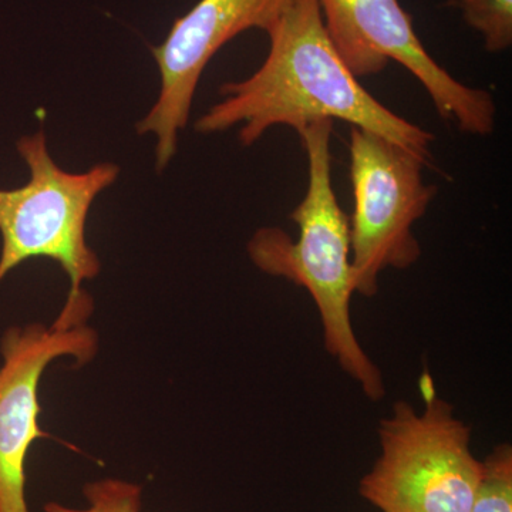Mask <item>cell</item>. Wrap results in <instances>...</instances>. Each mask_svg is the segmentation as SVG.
I'll return each instance as SVG.
<instances>
[{"instance_id": "1", "label": "cell", "mask_w": 512, "mask_h": 512, "mask_svg": "<svg viewBox=\"0 0 512 512\" xmlns=\"http://www.w3.org/2000/svg\"><path fill=\"white\" fill-rule=\"evenodd\" d=\"M269 53L252 76L222 84L224 97L195 123L215 134L239 126L242 146L272 127L298 131L319 120H342L373 131L430 164L433 133L377 101L343 62L323 22L319 0H284L265 29Z\"/></svg>"}, {"instance_id": "2", "label": "cell", "mask_w": 512, "mask_h": 512, "mask_svg": "<svg viewBox=\"0 0 512 512\" xmlns=\"http://www.w3.org/2000/svg\"><path fill=\"white\" fill-rule=\"evenodd\" d=\"M332 131V120L315 121L296 131L309 163L308 191L289 215L298 225V239L292 241L281 228H261L248 242V255L265 274L288 279L309 292L318 306L329 355L360 384L367 399L379 402L386 396L382 372L360 346L350 316L355 274L349 218L340 208L330 174Z\"/></svg>"}, {"instance_id": "3", "label": "cell", "mask_w": 512, "mask_h": 512, "mask_svg": "<svg viewBox=\"0 0 512 512\" xmlns=\"http://www.w3.org/2000/svg\"><path fill=\"white\" fill-rule=\"evenodd\" d=\"M30 171L28 183L0 190V284L13 269L32 258L57 262L70 279V292L59 322L86 325L93 299L83 284L99 275V256L87 244L90 208L101 192L116 183L119 165L100 163L84 173H70L50 156L46 136L37 131L16 144Z\"/></svg>"}, {"instance_id": "4", "label": "cell", "mask_w": 512, "mask_h": 512, "mask_svg": "<svg viewBox=\"0 0 512 512\" xmlns=\"http://www.w3.org/2000/svg\"><path fill=\"white\" fill-rule=\"evenodd\" d=\"M420 393L423 412L400 400L380 420V456L360 480V497L382 512H470L483 471L471 429L441 399L429 370Z\"/></svg>"}, {"instance_id": "5", "label": "cell", "mask_w": 512, "mask_h": 512, "mask_svg": "<svg viewBox=\"0 0 512 512\" xmlns=\"http://www.w3.org/2000/svg\"><path fill=\"white\" fill-rule=\"evenodd\" d=\"M349 156L355 291L372 298L380 272L407 269L419 261L421 249L412 228L429 210L437 187L424 183L426 161L373 131L350 127Z\"/></svg>"}, {"instance_id": "6", "label": "cell", "mask_w": 512, "mask_h": 512, "mask_svg": "<svg viewBox=\"0 0 512 512\" xmlns=\"http://www.w3.org/2000/svg\"><path fill=\"white\" fill-rule=\"evenodd\" d=\"M323 22L357 79L383 72L390 60L420 80L444 120L471 136L494 133V97L446 72L424 49L399 0H319Z\"/></svg>"}, {"instance_id": "7", "label": "cell", "mask_w": 512, "mask_h": 512, "mask_svg": "<svg viewBox=\"0 0 512 512\" xmlns=\"http://www.w3.org/2000/svg\"><path fill=\"white\" fill-rule=\"evenodd\" d=\"M97 333L89 326L60 329L42 323L15 326L0 340V512H29L26 460L39 439V383L49 363L70 356L83 366L96 356Z\"/></svg>"}, {"instance_id": "8", "label": "cell", "mask_w": 512, "mask_h": 512, "mask_svg": "<svg viewBox=\"0 0 512 512\" xmlns=\"http://www.w3.org/2000/svg\"><path fill=\"white\" fill-rule=\"evenodd\" d=\"M284 0H200L161 45L151 47L160 70V94L143 120L140 136L157 137L156 168L163 171L177 153L178 133L190 119L195 90L207 64L229 40L249 29L268 28Z\"/></svg>"}, {"instance_id": "9", "label": "cell", "mask_w": 512, "mask_h": 512, "mask_svg": "<svg viewBox=\"0 0 512 512\" xmlns=\"http://www.w3.org/2000/svg\"><path fill=\"white\" fill-rule=\"evenodd\" d=\"M470 28L480 33L485 49L501 53L512 45V0H450Z\"/></svg>"}, {"instance_id": "10", "label": "cell", "mask_w": 512, "mask_h": 512, "mask_svg": "<svg viewBox=\"0 0 512 512\" xmlns=\"http://www.w3.org/2000/svg\"><path fill=\"white\" fill-rule=\"evenodd\" d=\"M470 512H512V447L498 444L485 457Z\"/></svg>"}, {"instance_id": "11", "label": "cell", "mask_w": 512, "mask_h": 512, "mask_svg": "<svg viewBox=\"0 0 512 512\" xmlns=\"http://www.w3.org/2000/svg\"><path fill=\"white\" fill-rule=\"evenodd\" d=\"M86 508H70L59 503H47L46 512H140L141 485L119 478H103L84 485Z\"/></svg>"}]
</instances>
